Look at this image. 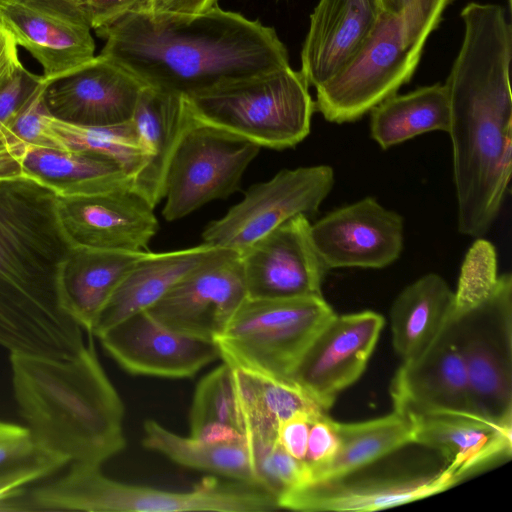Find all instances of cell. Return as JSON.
Wrapping results in <instances>:
<instances>
[{
  "instance_id": "6da1fadb",
  "label": "cell",
  "mask_w": 512,
  "mask_h": 512,
  "mask_svg": "<svg viewBox=\"0 0 512 512\" xmlns=\"http://www.w3.org/2000/svg\"><path fill=\"white\" fill-rule=\"evenodd\" d=\"M464 37L444 84L450 105L457 228L485 235L496 220L512 172V29L496 4L470 2Z\"/></svg>"
},
{
  "instance_id": "7a4b0ae2",
  "label": "cell",
  "mask_w": 512,
  "mask_h": 512,
  "mask_svg": "<svg viewBox=\"0 0 512 512\" xmlns=\"http://www.w3.org/2000/svg\"><path fill=\"white\" fill-rule=\"evenodd\" d=\"M95 32L105 40L101 55L144 85L186 98L290 66L273 27L219 6L198 14L130 12Z\"/></svg>"
},
{
  "instance_id": "3957f363",
  "label": "cell",
  "mask_w": 512,
  "mask_h": 512,
  "mask_svg": "<svg viewBox=\"0 0 512 512\" xmlns=\"http://www.w3.org/2000/svg\"><path fill=\"white\" fill-rule=\"evenodd\" d=\"M72 247L51 189L0 179V345L10 353L67 360L84 349V329L60 288Z\"/></svg>"
},
{
  "instance_id": "277c9868",
  "label": "cell",
  "mask_w": 512,
  "mask_h": 512,
  "mask_svg": "<svg viewBox=\"0 0 512 512\" xmlns=\"http://www.w3.org/2000/svg\"><path fill=\"white\" fill-rule=\"evenodd\" d=\"M10 363L18 410L42 448L97 466L125 449L124 404L92 339L71 359L10 353Z\"/></svg>"
},
{
  "instance_id": "5b68a950",
  "label": "cell",
  "mask_w": 512,
  "mask_h": 512,
  "mask_svg": "<svg viewBox=\"0 0 512 512\" xmlns=\"http://www.w3.org/2000/svg\"><path fill=\"white\" fill-rule=\"evenodd\" d=\"M20 510L89 512H271L277 499L256 483L203 478L188 491H170L123 483L105 476L100 466L72 463L61 477L19 500Z\"/></svg>"
},
{
  "instance_id": "8992f818",
  "label": "cell",
  "mask_w": 512,
  "mask_h": 512,
  "mask_svg": "<svg viewBox=\"0 0 512 512\" xmlns=\"http://www.w3.org/2000/svg\"><path fill=\"white\" fill-rule=\"evenodd\" d=\"M193 117L259 147L286 149L310 133L315 102L290 66L187 97Z\"/></svg>"
},
{
  "instance_id": "52a82bcc",
  "label": "cell",
  "mask_w": 512,
  "mask_h": 512,
  "mask_svg": "<svg viewBox=\"0 0 512 512\" xmlns=\"http://www.w3.org/2000/svg\"><path fill=\"white\" fill-rule=\"evenodd\" d=\"M334 314L323 296L246 297L214 343L230 367L290 381L303 353Z\"/></svg>"
},
{
  "instance_id": "ba28073f",
  "label": "cell",
  "mask_w": 512,
  "mask_h": 512,
  "mask_svg": "<svg viewBox=\"0 0 512 512\" xmlns=\"http://www.w3.org/2000/svg\"><path fill=\"white\" fill-rule=\"evenodd\" d=\"M455 344L465 363L473 415L512 427V276L502 274L478 305L452 313Z\"/></svg>"
},
{
  "instance_id": "9c48e42d",
  "label": "cell",
  "mask_w": 512,
  "mask_h": 512,
  "mask_svg": "<svg viewBox=\"0 0 512 512\" xmlns=\"http://www.w3.org/2000/svg\"><path fill=\"white\" fill-rule=\"evenodd\" d=\"M424 46L402 17L383 12L361 49L316 88L315 110L332 123L358 120L411 79Z\"/></svg>"
},
{
  "instance_id": "30bf717a",
  "label": "cell",
  "mask_w": 512,
  "mask_h": 512,
  "mask_svg": "<svg viewBox=\"0 0 512 512\" xmlns=\"http://www.w3.org/2000/svg\"><path fill=\"white\" fill-rule=\"evenodd\" d=\"M261 147L197 121L183 134L169 164L162 215L181 219L210 201L229 197Z\"/></svg>"
},
{
  "instance_id": "8fae6325",
  "label": "cell",
  "mask_w": 512,
  "mask_h": 512,
  "mask_svg": "<svg viewBox=\"0 0 512 512\" xmlns=\"http://www.w3.org/2000/svg\"><path fill=\"white\" fill-rule=\"evenodd\" d=\"M335 183L328 165L283 169L251 186L244 198L202 233L203 243L243 252L260 238L303 214H315Z\"/></svg>"
},
{
  "instance_id": "7c38bea8",
  "label": "cell",
  "mask_w": 512,
  "mask_h": 512,
  "mask_svg": "<svg viewBox=\"0 0 512 512\" xmlns=\"http://www.w3.org/2000/svg\"><path fill=\"white\" fill-rule=\"evenodd\" d=\"M384 323L382 315L370 310L335 313L303 353L290 381L327 412L362 375Z\"/></svg>"
},
{
  "instance_id": "4fadbf2b",
  "label": "cell",
  "mask_w": 512,
  "mask_h": 512,
  "mask_svg": "<svg viewBox=\"0 0 512 512\" xmlns=\"http://www.w3.org/2000/svg\"><path fill=\"white\" fill-rule=\"evenodd\" d=\"M246 297L239 253L225 249L184 276L146 311L171 330L214 342Z\"/></svg>"
},
{
  "instance_id": "5bb4252c",
  "label": "cell",
  "mask_w": 512,
  "mask_h": 512,
  "mask_svg": "<svg viewBox=\"0 0 512 512\" xmlns=\"http://www.w3.org/2000/svg\"><path fill=\"white\" fill-rule=\"evenodd\" d=\"M0 21L50 80L92 60L91 26L76 0H0Z\"/></svg>"
},
{
  "instance_id": "9a60e30c",
  "label": "cell",
  "mask_w": 512,
  "mask_h": 512,
  "mask_svg": "<svg viewBox=\"0 0 512 512\" xmlns=\"http://www.w3.org/2000/svg\"><path fill=\"white\" fill-rule=\"evenodd\" d=\"M57 214L73 246L146 251L159 223L131 181L96 193L58 197Z\"/></svg>"
},
{
  "instance_id": "2e32d148",
  "label": "cell",
  "mask_w": 512,
  "mask_h": 512,
  "mask_svg": "<svg viewBox=\"0 0 512 512\" xmlns=\"http://www.w3.org/2000/svg\"><path fill=\"white\" fill-rule=\"evenodd\" d=\"M310 226L306 215H297L239 254L247 297L323 296L328 268L313 245Z\"/></svg>"
},
{
  "instance_id": "e0dca14e",
  "label": "cell",
  "mask_w": 512,
  "mask_h": 512,
  "mask_svg": "<svg viewBox=\"0 0 512 512\" xmlns=\"http://www.w3.org/2000/svg\"><path fill=\"white\" fill-rule=\"evenodd\" d=\"M146 85L115 61L99 54L59 77L46 80L43 100L64 123L101 127L132 120Z\"/></svg>"
},
{
  "instance_id": "ac0fdd59",
  "label": "cell",
  "mask_w": 512,
  "mask_h": 512,
  "mask_svg": "<svg viewBox=\"0 0 512 512\" xmlns=\"http://www.w3.org/2000/svg\"><path fill=\"white\" fill-rule=\"evenodd\" d=\"M313 245L329 269H380L395 262L403 249L404 220L376 199L365 197L311 224Z\"/></svg>"
},
{
  "instance_id": "d6986e66",
  "label": "cell",
  "mask_w": 512,
  "mask_h": 512,
  "mask_svg": "<svg viewBox=\"0 0 512 512\" xmlns=\"http://www.w3.org/2000/svg\"><path fill=\"white\" fill-rule=\"evenodd\" d=\"M98 338L116 363L134 375L190 378L220 358L214 342L171 330L146 310L120 321Z\"/></svg>"
},
{
  "instance_id": "ffe728a7",
  "label": "cell",
  "mask_w": 512,
  "mask_h": 512,
  "mask_svg": "<svg viewBox=\"0 0 512 512\" xmlns=\"http://www.w3.org/2000/svg\"><path fill=\"white\" fill-rule=\"evenodd\" d=\"M391 397L394 410L408 417L447 414L476 418L470 406L465 363L449 320L421 355L403 362L392 380Z\"/></svg>"
},
{
  "instance_id": "44dd1931",
  "label": "cell",
  "mask_w": 512,
  "mask_h": 512,
  "mask_svg": "<svg viewBox=\"0 0 512 512\" xmlns=\"http://www.w3.org/2000/svg\"><path fill=\"white\" fill-rule=\"evenodd\" d=\"M458 482L445 466L428 475H346L302 485L282 496L278 505L280 509L306 512L376 511L432 496Z\"/></svg>"
},
{
  "instance_id": "7402d4cb",
  "label": "cell",
  "mask_w": 512,
  "mask_h": 512,
  "mask_svg": "<svg viewBox=\"0 0 512 512\" xmlns=\"http://www.w3.org/2000/svg\"><path fill=\"white\" fill-rule=\"evenodd\" d=\"M24 178L51 189L58 197L100 192L131 181L110 157L37 145H0V179Z\"/></svg>"
},
{
  "instance_id": "603a6c76",
  "label": "cell",
  "mask_w": 512,
  "mask_h": 512,
  "mask_svg": "<svg viewBox=\"0 0 512 512\" xmlns=\"http://www.w3.org/2000/svg\"><path fill=\"white\" fill-rule=\"evenodd\" d=\"M380 0H319L301 50V73L315 88L331 79L373 33Z\"/></svg>"
},
{
  "instance_id": "cb8c5ba5",
  "label": "cell",
  "mask_w": 512,
  "mask_h": 512,
  "mask_svg": "<svg viewBox=\"0 0 512 512\" xmlns=\"http://www.w3.org/2000/svg\"><path fill=\"white\" fill-rule=\"evenodd\" d=\"M193 120L186 97L150 86L142 90L132 122L145 160L131 183L154 208L163 199L169 164Z\"/></svg>"
},
{
  "instance_id": "d4e9b609",
  "label": "cell",
  "mask_w": 512,
  "mask_h": 512,
  "mask_svg": "<svg viewBox=\"0 0 512 512\" xmlns=\"http://www.w3.org/2000/svg\"><path fill=\"white\" fill-rule=\"evenodd\" d=\"M224 250L202 243L175 251H147L120 281L99 313L91 335L98 337L127 317L149 309L184 276Z\"/></svg>"
},
{
  "instance_id": "484cf974",
  "label": "cell",
  "mask_w": 512,
  "mask_h": 512,
  "mask_svg": "<svg viewBox=\"0 0 512 512\" xmlns=\"http://www.w3.org/2000/svg\"><path fill=\"white\" fill-rule=\"evenodd\" d=\"M408 417V416H407ZM413 443L439 451L459 481L512 453V427L459 415L408 417Z\"/></svg>"
},
{
  "instance_id": "4316f807",
  "label": "cell",
  "mask_w": 512,
  "mask_h": 512,
  "mask_svg": "<svg viewBox=\"0 0 512 512\" xmlns=\"http://www.w3.org/2000/svg\"><path fill=\"white\" fill-rule=\"evenodd\" d=\"M146 252L72 247L61 267L60 288L67 310L85 331L91 334L120 281Z\"/></svg>"
},
{
  "instance_id": "83f0119b",
  "label": "cell",
  "mask_w": 512,
  "mask_h": 512,
  "mask_svg": "<svg viewBox=\"0 0 512 512\" xmlns=\"http://www.w3.org/2000/svg\"><path fill=\"white\" fill-rule=\"evenodd\" d=\"M454 306V292L435 273L420 277L400 292L390 320L393 347L403 362L418 357L436 340Z\"/></svg>"
},
{
  "instance_id": "f1b7e54d",
  "label": "cell",
  "mask_w": 512,
  "mask_h": 512,
  "mask_svg": "<svg viewBox=\"0 0 512 512\" xmlns=\"http://www.w3.org/2000/svg\"><path fill=\"white\" fill-rule=\"evenodd\" d=\"M231 369L243 435L274 438L284 420L325 412L292 381Z\"/></svg>"
},
{
  "instance_id": "f546056e",
  "label": "cell",
  "mask_w": 512,
  "mask_h": 512,
  "mask_svg": "<svg viewBox=\"0 0 512 512\" xmlns=\"http://www.w3.org/2000/svg\"><path fill=\"white\" fill-rule=\"evenodd\" d=\"M370 112V135L382 149L432 131L448 133L450 128V105L444 84L394 94Z\"/></svg>"
},
{
  "instance_id": "4dcf8cb0",
  "label": "cell",
  "mask_w": 512,
  "mask_h": 512,
  "mask_svg": "<svg viewBox=\"0 0 512 512\" xmlns=\"http://www.w3.org/2000/svg\"><path fill=\"white\" fill-rule=\"evenodd\" d=\"M339 446L333 460L312 481L355 473L399 448L413 443V425L404 414H391L362 422L333 420ZM310 483V482H309Z\"/></svg>"
},
{
  "instance_id": "1f68e13d",
  "label": "cell",
  "mask_w": 512,
  "mask_h": 512,
  "mask_svg": "<svg viewBox=\"0 0 512 512\" xmlns=\"http://www.w3.org/2000/svg\"><path fill=\"white\" fill-rule=\"evenodd\" d=\"M142 445L181 466L258 484L245 441L208 444L190 436L179 435L159 422L148 419L143 424Z\"/></svg>"
},
{
  "instance_id": "d6a6232c",
  "label": "cell",
  "mask_w": 512,
  "mask_h": 512,
  "mask_svg": "<svg viewBox=\"0 0 512 512\" xmlns=\"http://www.w3.org/2000/svg\"><path fill=\"white\" fill-rule=\"evenodd\" d=\"M67 463L38 445L26 426L0 421V511H13L15 500L25 493L27 485Z\"/></svg>"
},
{
  "instance_id": "836d02e7",
  "label": "cell",
  "mask_w": 512,
  "mask_h": 512,
  "mask_svg": "<svg viewBox=\"0 0 512 512\" xmlns=\"http://www.w3.org/2000/svg\"><path fill=\"white\" fill-rule=\"evenodd\" d=\"M45 124L47 134L58 147L110 157L122 167L130 180L144 163L145 151L132 120L118 125L84 127L64 123L49 114Z\"/></svg>"
},
{
  "instance_id": "e575fe53",
  "label": "cell",
  "mask_w": 512,
  "mask_h": 512,
  "mask_svg": "<svg viewBox=\"0 0 512 512\" xmlns=\"http://www.w3.org/2000/svg\"><path fill=\"white\" fill-rule=\"evenodd\" d=\"M244 441L257 483L277 501L310 481L305 463L289 455L277 439L244 438Z\"/></svg>"
},
{
  "instance_id": "d590c367",
  "label": "cell",
  "mask_w": 512,
  "mask_h": 512,
  "mask_svg": "<svg viewBox=\"0 0 512 512\" xmlns=\"http://www.w3.org/2000/svg\"><path fill=\"white\" fill-rule=\"evenodd\" d=\"M189 422L190 429L207 422H221L241 431L232 369L225 362L198 382L189 412Z\"/></svg>"
},
{
  "instance_id": "8d00e7d4",
  "label": "cell",
  "mask_w": 512,
  "mask_h": 512,
  "mask_svg": "<svg viewBox=\"0 0 512 512\" xmlns=\"http://www.w3.org/2000/svg\"><path fill=\"white\" fill-rule=\"evenodd\" d=\"M497 252L494 245L481 237L477 238L463 260L455 296L454 312L470 309L487 299L495 290Z\"/></svg>"
},
{
  "instance_id": "74e56055",
  "label": "cell",
  "mask_w": 512,
  "mask_h": 512,
  "mask_svg": "<svg viewBox=\"0 0 512 512\" xmlns=\"http://www.w3.org/2000/svg\"><path fill=\"white\" fill-rule=\"evenodd\" d=\"M450 0H380L385 13L404 19L412 37L426 43Z\"/></svg>"
},
{
  "instance_id": "f35d334b",
  "label": "cell",
  "mask_w": 512,
  "mask_h": 512,
  "mask_svg": "<svg viewBox=\"0 0 512 512\" xmlns=\"http://www.w3.org/2000/svg\"><path fill=\"white\" fill-rule=\"evenodd\" d=\"M338 446L339 440L333 426V419L326 413H322L311 422L309 429L307 451L304 459L309 472V482H312L333 460Z\"/></svg>"
},
{
  "instance_id": "ab89813d",
  "label": "cell",
  "mask_w": 512,
  "mask_h": 512,
  "mask_svg": "<svg viewBox=\"0 0 512 512\" xmlns=\"http://www.w3.org/2000/svg\"><path fill=\"white\" fill-rule=\"evenodd\" d=\"M44 82L43 76L22 67L14 79L0 90V137Z\"/></svg>"
},
{
  "instance_id": "60d3db41",
  "label": "cell",
  "mask_w": 512,
  "mask_h": 512,
  "mask_svg": "<svg viewBox=\"0 0 512 512\" xmlns=\"http://www.w3.org/2000/svg\"><path fill=\"white\" fill-rule=\"evenodd\" d=\"M92 29L112 24L124 15L143 10L146 0H76Z\"/></svg>"
},
{
  "instance_id": "b9f144b4",
  "label": "cell",
  "mask_w": 512,
  "mask_h": 512,
  "mask_svg": "<svg viewBox=\"0 0 512 512\" xmlns=\"http://www.w3.org/2000/svg\"><path fill=\"white\" fill-rule=\"evenodd\" d=\"M319 415L298 414L284 420L278 425L277 441L279 445L289 455L299 461L304 462L310 425Z\"/></svg>"
},
{
  "instance_id": "7bdbcfd3",
  "label": "cell",
  "mask_w": 512,
  "mask_h": 512,
  "mask_svg": "<svg viewBox=\"0 0 512 512\" xmlns=\"http://www.w3.org/2000/svg\"><path fill=\"white\" fill-rule=\"evenodd\" d=\"M18 44L0 21V90L8 85L23 67L18 58Z\"/></svg>"
},
{
  "instance_id": "ee69618b",
  "label": "cell",
  "mask_w": 512,
  "mask_h": 512,
  "mask_svg": "<svg viewBox=\"0 0 512 512\" xmlns=\"http://www.w3.org/2000/svg\"><path fill=\"white\" fill-rule=\"evenodd\" d=\"M190 437L208 444H235L244 442V436L239 429L221 422H207L190 429Z\"/></svg>"
},
{
  "instance_id": "f6af8a7d",
  "label": "cell",
  "mask_w": 512,
  "mask_h": 512,
  "mask_svg": "<svg viewBox=\"0 0 512 512\" xmlns=\"http://www.w3.org/2000/svg\"><path fill=\"white\" fill-rule=\"evenodd\" d=\"M216 6H218V0H146L143 10L150 12L198 14Z\"/></svg>"
},
{
  "instance_id": "bcb514c9",
  "label": "cell",
  "mask_w": 512,
  "mask_h": 512,
  "mask_svg": "<svg viewBox=\"0 0 512 512\" xmlns=\"http://www.w3.org/2000/svg\"><path fill=\"white\" fill-rule=\"evenodd\" d=\"M508 1V6L511 7V0H507Z\"/></svg>"
}]
</instances>
